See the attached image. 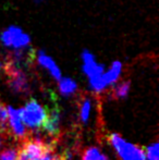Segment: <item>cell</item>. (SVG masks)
<instances>
[{"label":"cell","instance_id":"6da1fadb","mask_svg":"<svg viewBox=\"0 0 159 160\" xmlns=\"http://www.w3.org/2000/svg\"><path fill=\"white\" fill-rule=\"evenodd\" d=\"M19 112L23 124L32 130H42L48 119L47 109L35 99H31Z\"/></svg>","mask_w":159,"mask_h":160},{"label":"cell","instance_id":"7a4b0ae2","mask_svg":"<svg viewBox=\"0 0 159 160\" xmlns=\"http://www.w3.org/2000/svg\"><path fill=\"white\" fill-rule=\"evenodd\" d=\"M52 149V145L47 144L39 137L28 136L17 146V160H40Z\"/></svg>","mask_w":159,"mask_h":160},{"label":"cell","instance_id":"3957f363","mask_svg":"<svg viewBox=\"0 0 159 160\" xmlns=\"http://www.w3.org/2000/svg\"><path fill=\"white\" fill-rule=\"evenodd\" d=\"M108 141L117 150L122 160H146L144 148L127 143L119 134H110L108 136Z\"/></svg>","mask_w":159,"mask_h":160},{"label":"cell","instance_id":"277c9868","mask_svg":"<svg viewBox=\"0 0 159 160\" xmlns=\"http://www.w3.org/2000/svg\"><path fill=\"white\" fill-rule=\"evenodd\" d=\"M1 42L8 48L19 50L26 48L30 45L31 37L25 32H23L21 28L11 25L1 33Z\"/></svg>","mask_w":159,"mask_h":160},{"label":"cell","instance_id":"5b68a950","mask_svg":"<svg viewBox=\"0 0 159 160\" xmlns=\"http://www.w3.org/2000/svg\"><path fill=\"white\" fill-rule=\"evenodd\" d=\"M8 60V59H7ZM7 78H8V84L14 93L25 94L28 92V81L26 74L22 69L15 68L8 61L4 70Z\"/></svg>","mask_w":159,"mask_h":160},{"label":"cell","instance_id":"8992f818","mask_svg":"<svg viewBox=\"0 0 159 160\" xmlns=\"http://www.w3.org/2000/svg\"><path fill=\"white\" fill-rule=\"evenodd\" d=\"M8 109V118H9V130H10V135H12L15 139L21 143L22 141L30 136L25 125L23 124L20 117L19 110L14 109L13 107H7Z\"/></svg>","mask_w":159,"mask_h":160},{"label":"cell","instance_id":"52a82bcc","mask_svg":"<svg viewBox=\"0 0 159 160\" xmlns=\"http://www.w3.org/2000/svg\"><path fill=\"white\" fill-rule=\"evenodd\" d=\"M83 60V72L88 76V78H94L102 76L105 72V67L96 62L94 55L88 50H84L81 55Z\"/></svg>","mask_w":159,"mask_h":160},{"label":"cell","instance_id":"ba28073f","mask_svg":"<svg viewBox=\"0 0 159 160\" xmlns=\"http://www.w3.org/2000/svg\"><path fill=\"white\" fill-rule=\"evenodd\" d=\"M36 59L37 62L39 63V65H42V68H45L46 70H48V72L51 74L55 80L59 81L61 78V71H60L59 67L57 65L53 59L51 57H49L45 51L39 50L36 55Z\"/></svg>","mask_w":159,"mask_h":160},{"label":"cell","instance_id":"9c48e42d","mask_svg":"<svg viewBox=\"0 0 159 160\" xmlns=\"http://www.w3.org/2000/svg\"><path fill=\"white\" fill-rule=\"evenodd\" d=\"M59 123H60V114L59 110L57 107H55L53 109H51L48 112V119H47V122L45 124V127L42 130L47 133L50 137H57L59 134Z\"/></svg>","mask_w":159,"mask_h":160},{"label":"cell","instance_id":"30bf717a","mask_svg":"<svg viewBox=\"0 0 159 160\" xmlns=\"http://www.w3.org/2000/svg\"><path fill=\"white\" fill-rule=\"evenodd\" d=\"M121 71H122V63L120 61H115L112 62L110 69L107 72H104V74L102 75V80L104 82L105 86L113 84L115 82H117L119 78Z\"/></svg>","mask_w":159,"mask_h":160},{"label":"cell","instance_id":"8fae6325","mask_svg":"<svg viewBox=\"0 0 159 160\" xmlns=\"http://www.w3.org/2000/svg\"><path fill=\"white\" fill-rule=\"evenodd\" d=\"M59 89L62 95H72L77 92V84L75 83V81H73L70 78H61L59 80Z\"/></svg>","mask_w":159,"mask_h":160},{"label":"cell","instance_id":"7c38bea8","mask_svg":"<svg viewBox=\"0 0 159 160\" xmlns=\"http://www.w3.org/2000/svg\"><path fill=\"white\" fill-rule=\"evenodd\" d=\"M82 160H109L97 147H88L84 150Z\"/></svg>","mask_w":159,"mask_h":160},{"label":"cell","instance_id":"4fadbf2b","mask_svg":"<svg viewBox=\"0 0 159 160\" xmlns=\"http://www.w3.org/2000/svg\"><path fill=\"white\" fill-rule=\"evenodd\" d=\"M130 91V81H125L120 84L116 85L112 89V96L115 98H122L127 95Z\"/></svg>","mask_w":159,"mask_h":160},{"label":"cell","instance_id":"5bb4252c","mask_svg":"<svg viewBox=\"0 0 159 160\" xmlns=\"http://www.w3.org/2000/svg\"><path fill=\"white\" fill-rule=\"evenodd\" d=\"M80 111V120L82 122H86L89 117V111H91V100L88 98L83 97Z\"/></svg>","mask_w":159,"mask_h":160},{"label":"cell","instance_id":"9a60e30c","mask_svg":"<svg viewBox=\"0 0 159 160\" xmlns=\"http://www.w3.org/2000/svg\"><path fill=\"white\" fill-rule=\"evenodd\" d=\"M0 160H17V147H8L0 152Z\"/></svg>","mask_w":159,"mask_h":160},{"label":"cell","instance_id":"2e32d148","mask_svg":"<svg viewBox=\"0 0 159 160\" xmlns=\"http://www.w3.org/2000/svg\"><path fill=\"white\" fill-rule=\"evenodd\" d=\"M158 144L154 143L152 145H149L148 147L145 149V155H146L148 160H159V152H158Z\"/></svg>","mask_w":159,"mask_h":160},{"label":"cell","instance_id":"e0dca14e","mask_svg":"<svg viewBox=\"0 0 159 160\" xmlns=\"http://www.w3.org/2000/svg\"><path fill=\"white\" fill-rule=\"evenodd\" d=\"M40 160H66L63 156H61V155H57L53 152V149L50 150V152H48L46 155H45L44 157H42Z\"/></svg>","mask_w":159,"mask_h":160},{"label":"cell","instance_id":"ac0fdd59","mask_svg":"<svg viewBox=\"0 0 159 160\" xmlns=\"http://www.w3.org/2000/svg\"><path fill=\"white\" fill-rule=\"evenodd\" d=\"M7 63H8V60L4 59V58L0 55V73H2V72L4 73V70H6Z\"/></svg>","mask_w":159,"mask_h":160},{"label":"cell","instance_id":"d6986e66","mask_svg":"<svg viewBox=\"0 0 159 160\" xmlns=\"http://www.w3.org/2000/svg\"><path fill=\"white\" fill-rule=\"evenodd\" d=\"M3 138H6V137L0 133V148H1V146H2V143H3Z\"/></svg>","mask_w":159,"mask_h":160},{"label":"cell","instance_id":"ffe728a7","mask_svg":"<svg viewBox=\"0 0 159 160\" xmlns=\"http://www.w3.org/2000/svg\"><path fill=\"white\" fill-rule=\"evenodd\" d=\"M36 2H40V1H44V0H35Z\"/></svg>","mask_w":159,"mask_h":160}]
</instances>
